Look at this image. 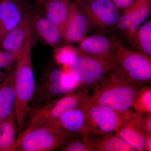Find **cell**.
<instances>
[{"mask_svg": "<svg viewBox=\"0 0 151 151\" xmlns=\"http://www.w3.org/2000/svg\"><path fill=\"white\" fill-rule=\"evenodd\" d=\"M78 50V56L69 65V71L81 89L89 92L93 91L100 80L111 71L112 63L103 58Z\"/></svg>", "mask_w": 151, "mask_h": 151, "instance_id": "8992f818", "label": "cell"}, {"mask_svg": "<svg viewBox=\"0 0 151 151\" xmlns=\"http://www.w3.org/2000/svg\"><path fill=\"white\" fill-rule=\"evenodd\" d=\"M73 134L48 124L27 125L18 134L15 151H52Z\"/></svg>", "mask_w": 151, "mask_h": 151, "instance_id": "277c9868", "label": "cell"}, {"mask_svg": "<svg viewBox=\"0 0 151 151\" xmlns=\"http://www.w3.org/2000/svg\"><path fill=\"white\" fill-rule=\"evenodd\" d=\"M27 15L17 0H0V39L1 42Z\"/></svg>", "mask_w": 151, "mask_h": 151, "instance_id": "4fadbf2b", "label": "cell"}, {"mask_svg": "<svg viewBox=\"0 0 151 151\" xmlns=\"http://www.w3.org/2000/svg\"><path fill=\"white\" fill-rule=\"evenodd\" d=\"M60 151H94L89 142V136L73 134L59 147Z\"/></svg>", "mask_w": 151, "mask_h": 151, "instance_id": "603a6c76", "label": "cell"}, {"mask_svg": "<svg viewBox=\"0 0 151 151\" xmlns=\"http://www.w3.org/2000/svg\"><path fill=\"white\" fill-rule=\"evenodd\" d=\"M119 11L127 9L134 0H111Z\"/></svg>", "mask_w": 151, "mask_h": 151, "instance_id": "4316f807", "label": "cell"}, {"mask_svg": "<svg viewBox=\"0 0 151 151\" xmlns=\"http://www.w3.org/2000/svg\"><path fill=\"white\" fill-rule=\"evenodd\" d=\"M20 52L16 53L4 50L0 51V68L15 66Z\"/></svg>", "mask_w": 151, "mask_h": 151, "instance_id": "d4e9b609", "label": "cell"}, {"mask_svg": "<svg viewBox=\"0 0 151 151\" xmlns=\"http://www.w3.org/2000/svg\"><path fill=\"white\" fill-rule=\"evenodd\" d=\"M1 39H0V45H1Z\"/></svg>", "mask_w": 151, "mask_h": 151, "instance_id": "f546056e", "label": "cell"}, {"mask_svg": "<svg viewBox=\"0 0 151 151\" xmlns=\"http://www.w3.org/2000/svg\"><path fill=\"white\" fill-rule=\"evenodd\" d=\"M89 139L94 151H137L114 134L90 135Z\"/></svg>", "mask_w": 151, "mask_h": 151, "instance_id": "ac0fdd59", "label": "cell"}, {"mask_svg": "<svg viewBox=\"0 0 151 151\" xmlns=\"http://www.w3.org/2000/svg\"><path fill=\"white\" fill-rule=\"evenodd\" d=\"M32 19L27 15L22 21L3 39L1 45L6 51L19 53L28 42L32 39Z\"/></svg>", "mask_w": 151, "mask_h": 151, "instance_id": "5bb4252c", "label": "cell"}, {"mask_svg": "<svg viewBox=\"0 0 151 151\" xmlns=\"http://www.w3.org/2000/svg\"><path fill=\"white\" fill-rule=\"evenodd\" d=\"M151 9V0H134L123 10L116 29L124 37L129 35L147 20Z\"/></svg>", "mask_w": 151, "mask_h": 151, "instance_id": "9c48e42d", "label": "cell"}, {"mask_svg": "<svg viewBox=\"0 0 151 151\" xmlns=\"http://www.w3.org/2000/svg\"><path fill=\"white\" fill-rule=\"evenodd\" d=\"M111 71L116 77L139 86L150 84L151 57L126 48L119 41L113 52Z\"/></svg>", "mask_w": 151, "mask_h": 151, "instance_id": "7a4b0ae2", "label": "cell"}, {"mask_svg": "<svg viewBox=\"0 0 151 151\" xmlns=\"http://www.w3.org/2000/svg\"><path fill=\"white\" fill-rule=\"evenodd\" d=\"M78 49L70 45L61 47L55 50V59L60 64L69 65L78 56Z\"/></svg>", "mask_w": 151, "mask_h": 151, "instance_id": "cb8c5ba5", "label": "cell"}, {"mask_svg": "<svg viewBox=\"0 0 151 151\" xmlns=\"http://www.w3.org/2000/svg\"><path fill=\"white\" fill-rule=\"evenodd\" d=\"M84 105L70 109L56 120L44 124L56 127L70 134L89 136L90 134L84 113Z\"/></svg>", "mask_w": 151, "mask_h": 151, "instance_id": "8fae6325", "label": "cell"}, {"mask_svg": "<svg viewBox=\"0 0 151 151\" xmlns=\"http://www.w3.org/2000/svg\"><path fill=\"white\" fill-rule=\"evenodd\" d=\"M132 108L135 112L151 114V87L149 85L141 86L133 98Z\"/></svg>", "mask_w": 151, "mask_h": 151, "instance_id": "7402d4cb", "label": "cell"}, {"mask_svg": "<svg viewBox=\"0 0 151 151\" xmlns=\"http://www.w3.org/2000/svg\"><path fill=\"white\" fill-rule=\"evenodd\" d=\"M15 67L0 88V123L14 111L16 98Z\"/></svg>", "mask_w": 151, "mask_h": 151, "instance_id": "d6986e66", "label": "cell"}, {"mask_svg": "<svg viewBox=\"0 0 151 151\" xmlns=\"http://www.w3.org/2000/svg\"><path fill=\"white\" fill-rule=\"evenodd\" d=\"M146 150L147 151H151V135H149L147 138L146 142Z\"/></svg>", "mask_w": 151, "mask_h": 151, "instance_id": "83f0119b", "label": "cell"}, {"mask_svg": "<svg viewBox=\"0 0 151 151\" xmlns=\"http://www.w3.org/2000/svg\"><path fill=\"white\" fill-rule=\"evenodd\" d=\"M1 123L0 124V150L15 151L18 131L14 111Z\"/></svg>", "mask_w": 151, "mask_h": 151, "instance_id": "44dd1931", "label": "cell"}, {"mask_svg": "<svg viewBox=\"0 0 151 151\" xmlns=\"http://www.w3.org/2000/svg\"><path fill=\"white\" fill-rule=\"evenodd\" d=\"M79 8L92 29L106 33L116 28L121 14L111 0H86L80 1Z\"/></svg>", "mask_w": 151, "mask_h": 151, "instance_id": "ba28073f", "label": "cell"}, {"mask_svg": "<svg viewBox=\"0 0 151 151\" xmlns=\"http://www.w3.org/2000/svg\"><path fill=\"white\" fill-rule=\"evenodd\" d=\"M86 1V0H80V1Z\"/></svg>", "mask_w": 151, "mask_h": 151, "instance_id": "4dcf8cb0", "label": "cell"}, {"mask_svg": "<svg viewBox=\"0 0 151 151\" xmlns=\"http://www.w3.org/2000/svg\"><path fill=\"white\" fill-rule=\"evenodd\" d=\"M137 151H147L146 142L149 135L141 121L140 113L133 112L122 122L114 133Z\"/></svg>", "mask_w": 151, "mask_h": 151, "instance_id": "30bf717a", "label": "cell"}, {"mask_svg": "<svg viewBox=\"0 0 151 151\" xmlns=\"http://www.w3.org/2000/svg\"><path fill=\"white\" fill-rule=\"evenodd\" d=\"M71 5L68 0H47L45 5V16L58 27L62 35Z\"/></svg>", "mask_w": 151, "mask_h": 151, "instance_id": "ffe728a7", "label": "cell"}, {"mask_svg": "<svg viewBox=\"0 0 151 151\" xmlns=\"http://www.w3.org/2000/svg\"><path fill=\"white\" fill-rule=\"evenodd\" d=\"M32 39L22 50L15 67V115L18 134L24 128L36 91L35 76L32 58Z\"/></svg>", "mask_w": 151, "mask_h": 151, "instance_id": "6da1fadb", "label": "cell"}, {"mask_svg": "<svg viewBox=\"0 0 151 151\" xmlns=\"http://www.w3.org/2000/svg\"><path fill=\"white\" fill-rule=\"evenodd\" d=\"M120 41L112 40L103 33L94 35L81 41L78 50L84 53L103 58L112 63L113 52Z\"/></svg>", "mask_w": 151, "mask_h": 151, "instance_id": "9a60e30c", "label": "cell"}, {"mask_svg": "<svg viewBox=\"0 0 151 151\" xmlns=\"http://www.w3.org/2000/svg\"><path fill=\"white\" fill-rule=\"evenodd\" d=\"M125 40L132 50L139 52L151 56V20L145 22L139 28L129 35Z\"/></svg>", "mask_w": 151, "mask_h": 151, "instance_id": "e0dca14e", "label": "cell"}, {"mask_svg": "<svg viewBox=\"0 0 151 151\" xmlns=\"http://www.w3.org/2000/svg\"><path fill=\"white\" fill-rule=\"evenodd\" d=\"M140 87L121 80L110 71L95 86L89 100L127 112L132 110L133 98Z\"/></svg>", "mask_w": 151, "mask_h": 151, "instance_id": "3957f363", "label": "cell"}, {"mask_svg": "<svg viewBox=\"0 0 151 151\" xmlns=\"http://www.w3.org/2000/svg\"><path fill=\"white\" fill-rule=\"evenodd\" d=\"M84 108L90 135L114 134L133 111L122 112L89 99Z\"/></svg>", "mask_w": 151, "mask_h": 151, "instance_id": "52a82bcc", "label": "cell"}, {"mask_svg": "<svg viewBox=\"0 0 151 151\" xmlns=\"http://www.w3.org/2000/svg\"><path fill=\"white\" fill-rule=\"evenodd\" d=\"M92 29L88 19L79 7L72 4L63 29V39L70 43L81 42Z\"/></svg>", "mask_w": 151, "mask_h": 151, "instance_id": "7c38bea8", "label": "cell"}, {"mask_svg": "<svg viewBox=\"0 0 151 151\" xmlns=\"http://www.w3.org/2000/svg\"><path fill=\"white\" fill-rule=\"evenodd\" d=\"M90 97L89 92L81 89L31 108L25 126L48 124L68 110L86 104Z\"/></svg>", "mask_w": 151, "mask_h": 151, "instance_id": "5b68a950", "label": "cell"}, {"mask_svg": "<svg viewBox=\"0 0 151 151\" xmlns=\"http://www.w3.org/2000/svg\"><path fill=\"white\" fill-rule=\"evenodd\" d=\"M1 69L2 68H0V76H1Z\"/></svg>", "mask_w": 151, "mask_h": 151, "instance_id": "f1b7e54d", "label": "cell"}, {"mask_svg": "<svg viewBox=\"0 0 151 151\" xmlns=\"http://www.w3.org/2000/svg\"><path fill=\"white\" fill-rule=\"evenodd\" d=\"M33 29L48 45L56 46L62 39L61 31L46 17L36 16L32 19Z\"/></svg>", "mask_w": 151, "mask_h": 151, "instance_id": "2e32d148", "label": "cell"}, {"mask_svg": "<svg viewBox=\"0 0 151 151\" xmlns=\"http://www.w3.org/2000/svg\"><path fill=\"white\" fill-rule=\"evenodd\" d=\"M141 121L144 129L148 134H151V114L147 113L141 114Z\"/></svg>", "mask_w": 151, "mask_h": 151, "instance_id": "484cf974", "label": "cell"}]
</instances>
